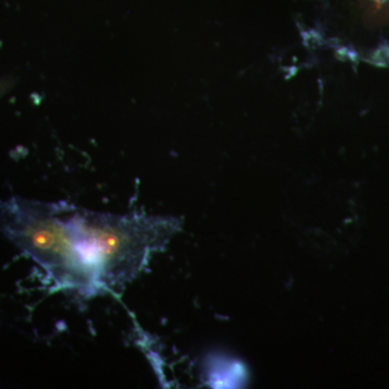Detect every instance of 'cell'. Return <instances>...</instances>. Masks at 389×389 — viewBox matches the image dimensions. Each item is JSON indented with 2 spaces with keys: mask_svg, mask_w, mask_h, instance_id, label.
Here are the masks:
<instances>
[{
  "mask_svg": "<svg viewBox=\"0 0 389 389\" xmlns=\"http://www.w3.org/2000/svg\"><path fill=\"white\" fill-rule=\"evenodd\" d=\"M70 207L11 198L0 204V231L45 270L55 287L90 297L103 293L82 253Z\"/></svg>",
  "mask_w": 389,
  "mask_h": 389,
  "instance_id": "cell-1",
  "label": "cell"
},
{
  "mask_svg": "<svg viewBox=\"0 0 389 389\" xmlns=\"http://www.w3.org/2000/svg\"><path fill=\"white\" fill-rule=\"evenodd\" d=\"M70 215L103 293L134 280L180 227L173 217L144 213L117 215L70 208Z\"/></svg>",
  "mask_w": 389,
  "mask_h": 389,
  "instance_id": "cell-2",
  "label": "cell"
},
{
  "mask_svg": "<svg viewBox=\"0 0 389 389\" xmlns=\"http://www.w3.org/2000/svg\"><path fill=\"white\" fill-rule=\"evenodd\" d=\"M12 82L11 80H0V97L5 94L10 88H11Z\"/></svg>",
  "mask_w": 389,
  "mask_h": 389,
  "instance_id": "cell-3",
  "label": "cell"
}]
</instances>
